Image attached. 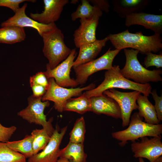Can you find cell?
<instances>
[{"mask_svg": "<svg viewBox=\"0 0 162 162\" xmlns=\"http://www.w3.org/2000/svg\"><path fill=\"white\" fill-rule=\"evenodd\" d=\"M137 25L150 29L154 34L160 35L162 32V15L142 12L133 13L125 17V25L127 27Z\"/></svg>", "mask_w": 162, "mask_h": 162, "instance_id": "cell-16", "label": "cell"}, {"mask_svg": "<svg viewBox=\"0 0 162 162\" xmlns=\"http://www.w3.org/2000/svg\"><path fill=\"white\" fill-rule=\"evenodd\" d=\"M160 35L154 34L151 36L143 35L141 32L135 33L128 29L116 34H110L106 37L116 49L131 48L142 54L149 52H157L162 49Z\"/></svg>", "mask_w": 162, "mask_h": 162, "instance_id": "cell-1", "label": "cell"}, {"mask_svg": "<svg viewBox=\"0 0 162 162\" xmlns=\"http://www.w3.org/2000/svg\"><path fill=\"white\" fill-rule=\"evenodd\" d=\"M120 70L119 65H114L105 72L104 80L99 85L83 94L90 98L101 95L106 90L118 88L137 91L148 97L151 94L152 88L149 84H139L128 79L121 74Z\"/></svg>", "mask_w": 162, "mask_h": 162, "instance_id": "cell-2", "label": "cell"}, {"mask_svg": "<svg viewBox=\"0 0 162 162\" xmlns=\"http://www.w3.org/2000/svg\"><path fill=\"white\" fill-rule=\"evenodd\" d=\"M76 54V49H72L68 57L52 69L47 64L46 70L44 73L47 79L53 78L57 84L63 87H76L78 85L75 79L70 78V72Z\"/></svg>", "mask_w": 162, "mask_h": 162, "instance_id": "cell-10", "label": "cell"}, {"mask_svg": "<svg viewBox=\"0 0 162 162\" xmlns=\"http://www.w3.org/2000/svg\"><path fill=\"white\" fill-rule=\"evenodd\" d=\"M21 154L8 148L5 143L0 142V162H26Z\"/></svg>", "mask_w": 162, "mask_h": 162, "instance_id": "cell-27", "label": "cell"}, {"mask_svg": "<svg viewBox=\"0 0 162 162\" xmlns=\"http://www.w3.org/2000/svg\"><path fill=\"white\" fill-rule=\"evenodd\" d=\"M5 143L10 149L21 154L26 158H28L33 155L32 139L31 135H26L24 138L21 140L8 141Z\"/></svg>", "mask_w": 162, "mask_h": 162, "instance_id": "cell-25", "label": "cell"}, {"mask_svg": "<svg viewBox=\"0 0 162 162\" xmlns=\"http://www.w3.org/2000/svg\"><path fill=\"white\" fill-rule=\"evenodd\" d=\"M109 40L107 37L101 40L85 44L79 47V51L76 59L74 61L72 68L88 62L95 59Z\"/></svg>", "mask_w": 162, "mask_h": 162, "instance_id": "cell-18", "label": "cell"}, {"mask_svg": "<svg viewBox=\"0 0 162 162\" xmlns=\"http://www.w3.org/2000/svg\"><path fill=\"white\" fill-rule=\"evenodd\" d=\"M30 86L33 93L32 95L36 98L42 97L47 90L46 87L38 84H34Z\"/></svg>", "mask_w": 162, "mask_h": 162, "instance_id": "cell-34", "label": "cell"}, {"mask_svg": "<svg viewBox=\"0 0 162 162\" xmlns=\"http://www.w3.org/2000/svg\"><path fill=\"white\" fill-rule=\"evenodd\" d=\"M16 129L15 126L7 127L0 123V142L6 143L8 141Z\"/></svg>", "mask_w": 162, "mask_h": 162, "instance_id": "cell-31", "label": "cell"}, {"mask_svg": "<svg viewBox=\"0 0 162 162\" xmlns=\"http://www.w3.org/2000/svg\"><path fill=\"white\" fill-rule=\"evenodd\" d=\"M138 109L139 115L144 118L145 122L151 124H157L159 122L157 118L154 105L149 101L148 96L140 94L138 97Z\"/></svg>", "mask_w": 162, "mask_h": 162, "instance_id": "cell-21", "label": "cell"}, {"mask_svg": "<svg viewBox=\"0 0 162 162\" xmlns=\"http://www.w3.org/2000/svg\"><path fill=\"white\" fill-rule=\"evenodd\" d=\"M49 83L47 91L42 97V101L53 102L55 109L60 112L64 111V105L69 99L79 96L83 91L91 90L95 87V84L92 83L82 88H67L58 85L52 78L49 79Z\"/></svg>", "mask_w": 162, "mask_h": 162, "instance_id": "cell-7", "label": "cell"}, {"mask_svg": "<svg viewBox=\"0 0 162 162\" xmlns=\"http://www.w3.org/2000/svg\"><path fill=\"white\" fill-rule=\"evenodd\" d=\"M144 59L145 68L155 66L157 68L162 67V54H156L152 52L147 53Z\"/></svg>", "mask_w": 162, "mask_h": 162, "instance_id": "cell-29", "label": "cell"}, {"mask_svg": "<svg viewBox=\"0 0 162 162\" xmlns=\"http://www.w3.org/2000/svg\"><path fill=\"white\" fill-rule=\"evenodd\" d=\"M100 16H94L88 19H80V25L73 35L74 44L79 48L82 45L97 40L96 32Z\"/></svg>", "mask_w": 162, "mask_h": 162, "instance_id": "cell-15", "label": "cell"}, {"mask_svg": "<svg viewBox=\"0 0 162 162\" xmlns=\"http://www.w3.org/2000/svg\"><path fill=\"white\" fill-rule=\"evenodd\" d=\"M143 118L138 112L134 113L131 117L129 126L126 129L112 132L113 138L120 141L119 144L123 146L128 141H135L145 136L161 137L162 124H152L142 121Z\"/></svg>", "mask_w": 162, "mask_h": 162, "instance_id": "cell-4", "label": "cell"}, {"mask_svg": "<svg viewBox=\"0 0 162 162\" xmlns=\"http://www.w3.org/2000/svg\"><path fill=\"white\" fill-rule=\"evenodd\" d=\"M56 162H70L68 160L62 158H59L58 159L57 161Z\"/></svg>", "mask_w": 162, "mask_h": 162, "instance_id": "cell-37", "label": "cell"}, {"mask_svg": "<svg viewBox=\"0 0 162 162\" xmlns=\"http://www.w3.org/2000/svg\"><path fill=\"white\" fill-rule=\"evenodd\" d=\"M140 94L141 93L137 91L123 92L114 88L106 90L103 94L113 99L118 104L121 112L123 127L128 125L132 112L138 109L136 100Z\"/></svg>", "mask_w": 162, "mask_h": 162, "instance_id": "cell-9", "label": "cell"}, {"mask_svg": "<svg viewBox=\"0 0 162 162\" xmlns=\"http://www.w3.org/2000/svg\"><path fill=\"white\" fill-rule=\"evenodd\" d=\"M30 85L34 84L40 85L46 87L47 89L49 86V79L45 75L44 72H39L30 77Z\"/></svg>", "mask_w": 162, "mask_h": 162, "instance_id": "cell-30", "label": "cell"}, {"mask_svg": "<svg viewBox=\"0 0 162 162\" xmlns=\"http://www.w3.org/2000/svg\"><path fill=\"white\" fill-rule=\"evenodd\" d=\"M139 162H145L142 158H139Z\"/></svg>", "mask_w": 162, "mask_h": 162, "instance_id": "cell-38", "label": "cell"}, {"mask_svg": "<svg viewBox=\"0 0 162 162\" xmlns=\"http://www.w3.org/2000/svg\"><path fill=\"white\" fill-rule=\"evenodd\" d=\"M140 142H133L131 149L135 158H144L150 162L162 156V142L161 137L149 139L147 136L140 138Z\"/></svg>", "mask_w": 162, "mask_h": 162, "instance_id": "cell-12", "label": "cell"}, {"mask_svg": "<svg viewBox=\"0 0 162 162\" xmlns=\"http://www.w3.org/2000/svg\"><path fill=\"white\" fill-rule=\"evenodd\" d=\"M28 105L24 109L17 113L18 116L30 123H34L42 126L48 134L51 136L55 129L52 124L53 119L48 121L44 111L50 104L49 101H42V97L36 98L32 95L28 98Z\"/></svg>", "mask_w": 162, "mask_h": 162, "instance_id": "cell-6", "label": "cell"}, {"mask_svg": "<svg viewBox=\"0 0 162 162\" xmlns=\"http://www.w3.org/2000/svg\"><path fill=\"white\" fill-rule=\"evenodd\" d=\"M34 0H0V6L5 7L11 9L15 13L20 8V4L24 2H34Z\"/></svg>", "mask_w": 162, "mask_h": 162, "instance_id": "cell-32", "label": "cell"}, {"mask_svg": "<svg viewBox=\"0 0 162 162\" xmlns=\"http://www.w3.org/2000/svg\"><path fill=\"white\" fill-rule=\"evenodd\" d=\"M27 3L24 4L12 16L2 22V27L14 26L22 28L29 27L35 29L41 37L43 34L57 27L55 23L48 25L40 23L28 16L25 13Z\"/></svg>", "mask_w": 162, "mask_h": 162, "instance_id": "cell-13", "label": "cell"}, {"mask_svg": "<svg viewBox=\"0 0 162 162\" xmlns=\"http://www.w3.org/2000/svg\"><path fill=\"white\" fill-rule=\"evenodd\" d=\"M90 98L91 111L98 115L104 114L116 119H121L120 107L113 99L104 94Z\"/></svg>", "mask_w": 162, "mask_h": 162, "instance_id": "cell-17", "label": "cell"}, {"mask_svg": "<svg viewBox=\"0 0 162 162\" xmlns=\"http://www.w3.org/2000/svg\"><path fill=\"white\" fill-rule=\"evenodd\" d=\"M114 11L122 18L133 13L140 12L148 3L147 0H116L113 1Z\"/></svg>", "mask_w": 162, "mask_h": 162, "instance_id": "cell-19", "label": "cell"}, {"mask_svg": "<svg viewBox=\"0 0 162 162\" xmlns=\"http://www.w3.org/2000/svg\"><path fill=\"white\" fill-rule=\"evenodd\" d=\"M91 103L90 98L86 96L83 93L78 97L70 98L66 102L64 107V111H71L83 114L90 111Z\"/></svg>", "mask_w": 162, "mask_h": 162, "instance_id": "cell-23", "label": "cell"}, {"mask_svg": "<svg viewBox=\"0 0 162 162\" xmlns=\"http://www.w3.org/2000/svg\"><path fill=\"white\" fill-rule=\"evenodd\" d=\"M67 127L60 128L56 124L55 130L47 144L40 153L28 158V162H56L59 158V147L67 130Z\"/></svg>", "mask_w": 162, "mask_h": 162, "instance_id": "cell-11", "label": "cell"}, {"mask_svg": "<svg viewBox=\"0 0 162 162\" xmlns=\"http://www.w3.org/2000/svg\"><path fill=\"white\" fill-rule=\"evenodd\" d=\"M110 49L99 58L73 68L76 74L75 80L78 85L85 84L88 77L94 73L112 68L113 60L121 50Z\"/></svg>", "mask_w": 162, "mask_h": 162, "instance_id": "cell-8", "label": "cell"}, {"mask_svg": "<svg viewBox=\"0 0 162 162\" xmlns=\"http://www.w3.org/2000/svg\"><path fill=\"white\" fill-rule=\"evenodd\" d=\"M124 52L126 63L124 68L120 70V72L124 77L141 84L162 81V70L160 69L149 70L143 67L137 58L138 50L125 48L124 49Z\"/></svg>", "mask_w": 162, "mask_h": 162, "instance_id": "cell-3", "label": "cell"}, {"mask_svg": "<svg viewBox=\"0 0 162 162\" xmlns=\"http://www.w3.org/2000/svg\"><path fill=\"white\" fill-rule=\"evenodd\" d=\"M41 37L44 55L48 60L50 68L53 69L68 57L72 50L65 44L64 34L57 27L45 33Z\"/></svg>", "mask_w": 162, "mask_h": 162, "instance_id": "cell-5", "label": "cell"}, {"mask_svg": "<svg viewBox=\"0 0 162 162\" xmlns=\"http://www.w3.org/2000/svg\"><path fill=\"white\" fill-rule=\"evenodd\" d=\"M86 132L85 123L84 117L76 120L70 134L69 142L76 143H83Z\"/></svg>", "mask_w": 162, "mask_h": 162, "instance_id": "cell-28", "label": "cell"}, {"mask_svg": "<svg viewBox=\"0 0 162 162\" xmlns=\"http://www.w3.org/2000/svg\"><path fill=\"white\" fill-rule=\"evenodd\" d=\"M89 2L93 4L94 6L99 8L102 11L106 12L109 11L110 7L108 2L104 0H88Z\"/></svg>", "mask_w": 162, "mask_h": 162, "instance_id": "cell-35", "label": "cell"}, {"mask_svg": "<svg viewBox=\"0 0 162 162\" xmlns=\"http://www.w3.org/2000/svg\"><path fill=\"white\" fill-rule=\"evenodd\" d=\"M81 3L78 5L76 10L71 15L73 21L78 18L88 19L94 16L100 17L102 15V11L97 7L92 5L88 0H81Z\"/></svg>", "mask_w": 162, "mask_h": 162, "instance_id": "cell-24", "label": "cell"}, {"mask_svg": "<svg viewBox=\"0 0 162 162\" xmlns=\"http://www.w3.org/2000/svg\"><path fill=\"white\" fill-rule=\"evenodd\" d=\"M44 10L40 13L30 14L31 18L41 24L48 25L55 23L59 18L63 8L68 0H44Z\"/></svg>", "mask_w": 162, "mask_h": 162, "instance_id": "cell-14", "label": "cell"}, {"mask_svg": "<svg viewBox=\"0 0 162 162\" xmlns=\"http://www.w3.org/2000/svg\"><path fill=\"white\" fill-rule=\"evenodd\" d=\"M26 35L24 28L14 26L0 28V43L12 44L24 40Z\"/></svg>", "mask_w": 162, "mask_h": 162, "instance_id": "cell-22", "label": "cell"}, {"mask_svg": "<svg viewBox=\"0 0 162 162\" xmlns=\"http://www.w3.org/2000/svg\"><path fill=\"white\" fill-rule=\"evenodd\" d=\"M87 157L83 143L69 142L65 147L60 150L59 158L66 159L70 162H87Z\"/></svg>", "mask_w": 162, "mask_h": 162, "instance_id": "cell-20", "label": "cell"}, {"mask_svg": "<svg viewBox=\"0 0 162 162\" xmlns=\"http://www.w3.org/2000/svg\"><path fill=\"white\" fill-rule=\"evenodd\" d=\"M31 134L32 139L33 154L34 155L44 149L49 142L51 136L43 128L33 130Z\"/></svg>", "mask_w": 162, "mask_h": 162, "instance_id": "cell-26", "label": "cell"}, {"mask_svg": "<svg viewBox=\"0 0 162 162\" xmlns=\"http://www.w3.org/2000/svg\"><path fill=\"white\" fill-rule=\"evenodd\" d=\"M152 97L155 101L154 106L157 114V118L159 122L162 120V96H159L156 89L153 90L151 92Z\"/></svg>", "mask_w": 162, "mask_h": 162, "instance_id": "cell-33", "label": "cell"}, {"mask_svg": "<svg viewBox=\"0 0 162 162\" xmlns=\"http://www.w3.org/2000/svg\"><path fill=\"white\" fill-rule=\"evenodd\" d=\"M152 162H162V156H160Z\"/></svg>", "mask_w": 162, "mask_h": 162, "instance_id": "cell-36", "label": "cell"}]
</instances>
